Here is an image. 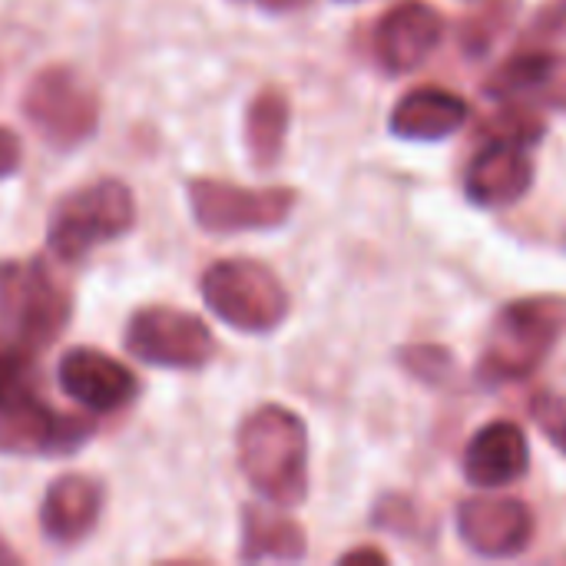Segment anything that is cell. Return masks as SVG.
<instances>
[{
    "label": "cell",
    "mask_w": 566,
    "mask_h": 566,
    "mask_svg": "<svg viewBox=\"0 0 566 566\" xmlns=\"http://www.w3.org/2000/svg\"><path fill=\"white\" fill-rule=\"evenodd\" d=\"M242 478L272 504L295 507L308 494V431L305 421L282 408L262 405L235 438Z\"/></svg>",
    "instance_id": "obj_1"
},
{
    "label": "cell",
    "mask_w": 566,
    "mask_h": 566,
    "mask_svg": "<svg viewBox=\"0 0 566 566\" xmlns=\"http://www.w3.org/2000/svg\"><path fill=\"white\" fill-rule=\"evenodd\" d=\"M73 315L66 282L43 259L0 262V348L40 355Z\"/></svg>",
    "instance_id": "obj_2"
},
{
    "label": "cell",
    "mask_w": 566,
    "mask_h": 566,
    "mask_svg": "<svg viewBox=\"0 0 566 566\" xmlns=\"http://www.w3.org/2000/svg\"><path fill=\"white\" fill-rule=\"evenodd\" d=\"M566 332L564 295H534L497 312L478 361L484 385H514L531 378Z\"/></svg>",
    "instance_id": "obj_3"
},
{
    "label": "cell",
    "mask_w": 566,
    "mask_h": 566,
    "mask_svg": "<svg viewBox=\"0 0 566 566\" xmlns=\"http://www.w3.org/2000/svg\"><path fill=\"white\" fill-rule=\"evenodd\" d=\"M136 226V199L133 189L116 179H96L83 189L66 192L46 222V249L60 262H80L96 245L116 242Z\"/></svg>",
    "instance_id": "obj_4"
},
{
    "label": "cell",
    "mask_w": 566,
    "mask_h": 566,
    "mask_svg": "<svg viewBox=\"0 0 566 566\" xmlns=\"http://www.w3.org/2000/svg\"><path fill=\"white\" fill-rule=\"evenodd\" d=\"M202 302L209 312L235 332L265 335L275 332L292 308V298L279 275L255 259H219L202 272Z\"/></svg>",
    "instance_id": "obj_5"
},
{
    "label": "cell",
    "mask_w": 566,
    "mask_h": 566,
    "mask_svg": "<svg viewBox=\"0 0 566 566\" xmlns=\"http://www.w3.org/2000/svg\"><path fill=\"white\" fill-rule=\"evenodd\" d=\"M23 116L27 123L53 146V149H76L99 129V96L66 63L43 66L23 90Z\"/></svg>",
    "instance_id": "obj_6"
},
{
    "label": "cell",
    "mask_w": 566,
    "mask_h": 566,
    "mask_svg": "<svg viewBox=\"0 0 566 566\" xmlns=\"http://www.w3.org/2000/svg\"><path fill=\"white\" fill-rule=\"evenodd\" d=\"M186 192L199 229L212 235L279 229L298 206V192L289 186L249 189L226 179H189Z\"/></svg>",
    "instance_id": "obj_7"
},
{
    "label": "cell",
    "mask_w": 566,
    "mask_h": 566,
    "mask_svg": "<svg viewBox=\"0 0 566 566\" xmlns=\"http://www.w3.org/2000/svg\"><path fill=\"white\" fill-rule=\"evenodd\" d=\"M123 345L136 361L176 371L206 368L216 355L209 325L199 315L172 305H149L133 312L123 332Z\"/></svg>",
    "instance_id": "obj_8"
},
{
    "label": "cell",
    "mask_w": 566,
    "mask_h": 566,
    "mask_svg": "<svg viewBox=\"0 0 566 566\" xmlns=\"http://www.w3.org/2000/svg\"><path fill=\"white\" fill-rule=\"evenodd\" d=\"M93 434L90 418L53 411L33 388L0 405V454L10 458H66L90 444Z\"/></svg>",
    "instance_id": "obj_9"
},
{
    "label": "cell",
    "mask_w": 566,
    "mask_h": 566,
    "mask_svg": "<svg viewBox=\"0 0 566 566\" xmlns=\"http://www.w3.org/2000/svg\"><path fill=\"white\" fill-rule=\"evenodd\" d=\"M56 381L70 401L90 415H116L139 398V378L99 348H70L56 365Z\"/></svg>",
    "instance_id": "obj_10"
},
{
    "label": "cell",
    "mask_w": 566,
    "mask_h": 566,
    "mask_svg": "<svg viewBox=\"0 0 566 566\" xmlns=\"http://www.w3.org/2000/svg\"><path fill=\"white\" fill-rule=\"evenodd\" d=\"M441 36H444L441 13L428 0H405L378 20L371 50L385 73L401 76L424 66V60L438 50Z\"/></svg>",
    "instance_id": "obj_11"
},
{
    "label": "cell",
    "mask_w": 566,
    "mask_h": 566,
    "mask_svg": "<svg viewBox=\"0 0 566 566\" xmlns=\"http://www.w3.org/2000/svg\"><path fill=\"white\" fill-rule=\"evenodd\" d=\"M458 534L481 557H517L534 537V514L517 497H471L458 507Z\"/></svg>",
    "instance_id": "obj_12"
},
{
    "label": "cell",
    "mask_w": 566,
    "mask_h": 566,
    "mask_svg": "<svg viewBox=\"0 0 566 566\" xmlns=\"http://www.w3.org/2000/svg\"><path fill=\"white\" fill-rule=\"evenodd\" d=\"M484 146L474 153L464 172V192L474 206L501 209L527 196L534 186V159L531 146L481 139Z\"/></svg>",
    "instance_id": "obj_13"
},
{
    "label": "cell",
    "mask_w": 566,
    "mask_h": 566,
    "mask_svg": "<svg viewBox=\"0 0 566 566\" xmlns=\"http://www.w3.org/2000/svg\"><path fill=\"white\" fill-rule=\"evenodd\" d=\"M103 514V488L86 474H63L46 488L40 504V531L50 544L73 547L93 534Z\"/></svg>",
    "instance_id": "obj_14"
},
{
    "label": "cell",
    "mask_w": 566,
    "mask_h": 566,
    "mask_svg": "<svg viewBox=\"0 0 566 566\" xmlns=\"http://www.w3.org/2000/svg\"><path fill=\"white\" fill-rule=\"evenodd\" d=\"M527 468H531V444L521 424L514 421L484 424L464 451V478L474 488H488V491L507 488L521 481Z\"/></svg>",
    "instance_id": "obj_15"
},
{
    "label": "cell",
    "mask_w": 566,
    "mask_h": 566,
    "mask_svg": "<svg viewBox=\"0 0 566 566\" xmlns=\"http://www.w3.org/2000/svg\"><path fill=\"white\" fill-rule=\"evenodd\" d=\"M471 106L464 96L441 86H418L391 109V133L408 143H438L464 129Z\"/></svg>",
    "instance_id": "obj_16"
},
{
    "label": "cell",
    "mask_w": 566,
    "mask_h": 566,
    "mask_svg": "<svg viewBox=\"0 0 566 566\" xmlns=\"http://www.w3.org/2000/svg\"><path fill=\"white\" fill-rule=\"evenodd\" d=\"M564 66L557 53L544 46H524L488 76L484 93L497 103H527L531 96H544L551 103Z\"/></svg>",
    "instance_id": "obj_17"
},
{
    "label": "cell",
    "mask_w": 566,
    "mask_h": 566,
    "mask_svg": "<svg viewBox=\"0 0 566 566\" xmlns=\"http://www.w3.org/2000/svg\"><path fill=\"white\" fill-rule=\"evenodd\" d=\"M308 551L305 531L275 511L265 507H245L242 511V564H262V560H302Z\"/></svg>",
    "instance_id": "obj_18"
},
{
    "label": "cell",
    "mask_w": 566,
    "mask_h": 566,
    "mask_svg": "<svg viewBox=\"0 0 566 566\" xmlns=\"http://www.w3.org/2000/svg\"><path fill=\"white\" fill-rule=\"evenodd\" d=\"M292 103L279 86H265L245 109V149L259 169H272L285 153Z\"/></svg>",
    "instance_id": "obj_19"
},
{
    "label": "cell",
    "mask_w": 566,
    "mask_h": 566,
    "mask_svg": "<svg viewBox=\"0 0 566 566\" xmlns=\"http://www.w3.org/2000/svg\"><path fill=\"white\" fill-rule=\"evenodd\" d=\"M521 10V0H484L481 10H474L458 36H461V53H468L471 60H481L494 50V43L507 33V27L514 23Z\"/></svg>",
    "instance_id": "obj_20"
},
{
    "label": "cell",
    "mask_w": 566,
    "mask_h": 566,
    "mask_svg": "<svg viewBox=\"0 0 566 566\" xmlns=\"http://www.w3.org/2000/svg\"><path fill=\"white\" fill-rule=\"evenodd\" d=\"M544 133H547V119L537 116V109L527 103H504V109L481 126V139H501L517 146H534L544 139Z\"/></svg>",
    "instance_id": "obj_21"
},
{
    "label": "cell",
    "mask_w": 566,
    "mask_h": 566,
    "mask_svg": "<svg viewBox=\"0 0 566 566\" xmlns=\"http://www.w3.org/2000/svg\"><path fill=\"white\" fill-rule=\"evenodd\" d=\"M398 361H401V368L408 375H415L424 385H438V388L448 385L458 375L451 352L448 348H438V345H411V348H401Z\"/></svg>",
    "instance_id": "obj_22"
},
{
    "label": "cell",
    "mask_w": 566,
    "mask_h": 566,
    "mask_svg": "<svg viewBox=\"0 0 566 566\" xmlns=\"http://www.w3.org/2000/svg\"><path fill=\"white\" fill-rule=\"evenodd\" d=\"M531 415L537 421V428L547 434V441L566 458V398L554 391H541L531 401Z\"/></svg>",
    "instance_id": "obj_23"
},
{
    "label": "cell",
    "mask_w": 566,
    "mask_h": 566,
    "mask_svg": "<svg viewBox=\"0 0 566 566\" xmlns=\"http://www.w3.org/2000/svg\"><path fill=\"white\" fill-rule=\"evenodd\" d=\"M23 388H33V355L0 348V405Z\"/></svg>",
    "instance_id": "obj_24"
},
{
    "label": "cell",
    "mask_w": 566,
    "mask_h": 566,
    "mask_svg": "<svg viewBox=\"0 0 566 566\" xmlns=\"http://www.w3.org/2000/svg\"><path fill=\"white\" fill-rule=\"evenodd\" d=\"M20 159H23V146H20V136L7 126H0V179L13 176L20 169Z\"/></svg>",
    "instance_id": "obj_25"
},
{
    "label": "cell",
    "mask_w": 566,
    "mask_h": 566,
    "mask_svg": "<svg viewBox=\"0 0 566 566\" xmlns=\"http://www.w3.org/2000/svg\"><path fill=\"white\" fill-rule=\"evenodd\" d=\"M342 564H375V566H385V564H388V557H385L381 551H375V547H358V551H348V554L342 557Z\"/></svg>",
    "instance_id": "obj_26"
},
{
    "label": "cell",
    "mask_w": 566,
    "mask_h": 566,
    "mask_svg": "<svg viewBox=\"0 0 566 566\" xmlns=\"http://www.w3.org/2000/svg\"><path fill=\"white\" fill-rule=\"evenodd\" d=\"M259 3L269 10H292V7H302L305 0H259Z\"/></svg>",
    "instance_id": "obj_27"
},
{
    "label": "cell",
    "mask_w": 566,
    "mask_h": 566,
    "mask_svg": "<svg viewBox=\"0 0 566 566\" xmlns=\"http://www.w3.org/2000/svg\"><path fill=\"white\" fill-rule=\"evenodd\" d=\"M0 564H20V557L10 551V544L3 537H0Z\"/></svg>",
    "instance_id": "obj_28"
},
{
    "label": "cell",
    "mask_w": 566,
    "mask_h": 566,
    "mask_svg": "<svg viewBox=\"0 0 566 566\" xmlns=\"http://www.w3.org/2000/svg\"><path fill=\"white\" fill-rule=\"evenodd\" d=\"M335 3H355V0H335Z\"/></svg>",
    "instance_id": "obj_29"
}]
</instances>
